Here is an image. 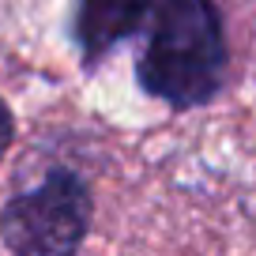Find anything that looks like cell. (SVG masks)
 I'll use <instances>...</instances> for the list:
<instances>
[{"instance_id":"obj_3","label":"cell","mask_w":256,"mask_h":256,"mask_svg":"<svg viewBox=\"0 0 256 256\" xmlns=\"http://www.w3.org/2000/svg\"><path fill=\"white\" fill-rule=\"evenodd\" d=\"M158 0H72L68 38L83 72H98L124 42L140 38Z\"/></svg>"},{"instance_id":"obj_4","label":"cell","mask_w":256,"mask_h":256,"mask_svg":"<svg viewBox=\"0 0 256 256\" xmlns=\"http://www.w3.org/2000/svg\"><path fill=\"white\" fill-rule=\"evenodd\" d=\"M16 132H19V124H16V113H12V106L0 98V158L12 151V144H16Z\"/></svg>"},{"instance_id":"obj_1","label":"cell","mask_w":256,"mask_h":256,"mask_svg":"<svg viewBox=\"0 0 256 256\" xmlns=\"http://www.w3.org/2000/svg\"><path fill=\"white\" fill-rule=\"evenodd\" d=\"M230 83V38L218 0H158L136 49V87L166 110L211 106Z\"/></svg>"},{"instance_id":"obj_2","label":"cell","mask_w":256,"mask_h":256,"mask_svg":"<svg viewBox=\"0 0 256 256\" xmlns=\"http://www.w3.org/2000/svg\"><path fill=\"white\" fill-rule=\"evenodd\" d=\"M94 222V188L72 166H49L0 204V245L8 256H80Z\"/></svg>"}]
</instances>
